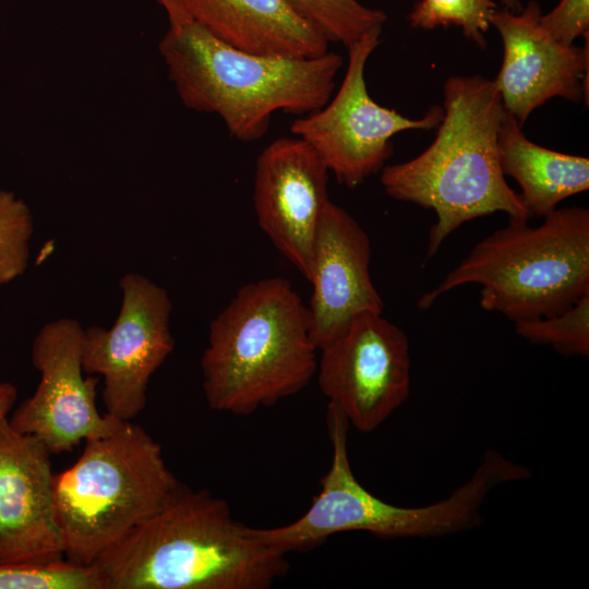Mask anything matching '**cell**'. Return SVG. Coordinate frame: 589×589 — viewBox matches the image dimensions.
Returning <instances> with one entry per match:
<instances>
[{
  "label": "cell",
  "mask_w": 589,
  "mask_h": 589,
  "mask_svg": "<svg viewBox=\"0 0 589 589\" xmlns=\"http://www.w3.org/2000/svg\"><path fill=\"white\" fill-rule=\"evenodd\" d=\"M94 564L106 589H267L290 568L225 500L182 482Z\"/></svg>",
  "instance_id": "obj_1"
},
{
  "label": "cell",
  "mask_w": 589,
  "mask_h": 589,
  "mask_svg": "<svg viewBox=\"0 0 589 589\" xmlns=\"http://www.w3.org/2000/svg\"><path fill=\"white\" fill-rule=\"evenodd\" d=\"M443 95V118L431 145L381 170L388 196L435 212L426 259L474 218L503 212L509 219H529L500 165L497 135L505 109L495 82L480 75L452 76Z\"/></svg>",
  "instance_id": "obj_2"
},
{
  "label": "cell",
  "mask_w": 589,
  "mask_h": 589,
  "mask_svg": "<svg viewBox=\"0 0 589 589\" xmlns=\"http://www.w3.org/2000/svg\"><path fill=\"white\" fill-rule=\"evenodd\" d=\"M158 48L182 104L217 115L242 142L262 139L277 111L304 116L322 108L344 63L329 50L313 58L251 53L193 21L169 27Z\"/></svg>",
  "instance_id": "obj_3"
},
{
  "label": "cell",
  "mask_w": 589,
  "mask_h": 589,
  "mask_svg": "<svg viewBox=\"0 0 589 589\" xmlns=\"http://www.w3.org/2000/svg\"><path fill=\"white\" fill-rule=\"evenodd\" d=\"M317 351L308 308L289 280L247 284L209 324L201 360L206 402L238 416L273 406L308 386Z\"/></svg>",
  "instance_id": "obj_4"
},
{
  "label": "cell",
  "mask_w": 589,
  "mask_h": 589,
  "mask_svg": "<svg viewBox=\"0 0 589 589\" xmlns=\"http://www.w3.org/2000/svg\"><path fill=\"white\" fill-rule=\"evenodd\" d=\"M481 286L480 306L510 321L549 317L589 292V211L555 208L538 226L510 219L480 242L418 300L430 308L445 292Z\"/></svg>",
  "instance_id": "obj_5"
},
{
  "label": "cell",
  "mask_w": 589,
  "mask_h": 589,
  "mask_svg": "<svg viewBox=\"0 0 589 589\" xmlns=\"http://www.w3.org/2000/svg\"><path fill=\"white\" fill-rule=\"evenodd\" d=\"M180 483L161 445L132 421L86 440L79 459L53 479L65 558L94 564L164 506Z\"/></svg>",
  "instance_id": "obj_6"
},
{
  "label": "cell",
  "mask_w": 589,
  "mask_h": 589,
  "mask_svg": "<svg viewBox=\"0 0 589 589\" xmlns=\"http://www.w3.org/2000/svg\"><path fill=\"white\" fill-rule=\"evenodd\" d=\"M332 461L321 490L297 520L269 529L253 528L262 542L286 554L321 544L329 536L366 531L382 538L442 537L480 525L489 493L501 483L495 468L480 464L472 477L434 504L405 507L370 493L354 477L348 457L349 422L332 402L327 407Z\"/></svg>",
  "instance_id": "obj_7"
},
{
  "label": "cell",
  "mask_w": 589,
  "mask_h": 589,
  "mask_svg": "<svg viewBox=\"0 0 589 589\" xmlns=\"http://www.w3.org/2000/svg\"><path fill=\"white\" fill-rule=\"evenodd\" d=\"M381 32L372 29L348 48L347 70L335 96L290 125L291 133L305 141L336 180L348 188L358 187L382 170L393 153L394 135L437 128L443 118L440 106L430 108L420 119H409L371 98L364 69L380 44Z\"/></svg>",
  "instance_id": "obj_8"
},
{
  "label": "cell",
  "mask_w": 589,
  "mask_h": 589,
  "mask_svg": "<svg viewBox=\"0 0 589 589\" xmlns=\"http://www.w3.org/2000/svg\"><path fill=\"white\" fill-rule=\"evenodd\" d=\"M122 301L110 328L84 329L82 366L104 378L107 414L132 421L145 408L152 375L175 349L171 300L147 277L128 273L119 283Z\"/></svg>",
  "instance_id": "obj_9"
},
{
  "label": "cell",
  "mask_w": 589,
  "mask_h": 589,
  "mask_svg": "<svg viewBox=\"0 0 589 589\" xmlns=\"http://www.w3.org/2000/svg\"><path fill=\"white\" fill-rule=\"evenodd\" d=\"M317 384L360 432L377 429L410 394L407 335L382 313L354 316L318 350Z\"/></svg>",
  "instance_id": "obj_10"
},
{
  "label": "cell",
  "mask_w": 589,
  "mask_h": 589,
  "mask_svg": "<svg viewBox=\"0 0 589 589\" xmlns=\"http://www.w3.org/2000/svg\"><path fill=\"white\" fill-rule=\"evenodd\" d=\"M83 333L81 323L69 317L39 329L32 345L38 385L8 417L16 430L38 438L51 455L110 434L123 422L98 411V377L84 376L82 366Z\"/></svg>",
  "instance_id": "obj_11"
},
{
  "label": "cell",
  "mask_w": 589,
  "mask_h": 589,
  "mask_svg": "<svg viewBox=\"0 0 589 589\" xmlns=\"http://www.w3.org/2000/svg\"><path fill=\"white\" fill-rule=\"evenodd\" d=\"M328 168L302 139L280 137L259 155L253 203L259 227L309 281L317 227L328 197Z\"/></svg>",
  "instance_id": "obj_12"
},
{
  "label": "cell",
  "mask_w": 589,
  "mask_h": 589,
  "mask_svg": "<svg viewBox=\"0 0 589 589\" xmlns=\"http://www.w3.org/2000/svg\"><path fill=\"white\" fill-rule=\"evenodd\" d=\"M51 453L35 436L0 419V563L49 564L65 558L57 522Z\"/></svg>",
  "instance_id": "obj_13"
},
{
  "label": "cell",
  "mask_w": 589,
  "mask_h": 589,
  "mask_svg": "<svg viewBox=\"0 0 589 589\" xmlns=\"http://www.w3.org/2000/svg\"><path fill=\"white\" fill-rule=\"evenodd\" d=\"M541 14L539 4L530 1L519 12L496 9L491 21L504 47L494 82L504 109L520 127L550 98H588L589 40L585 47L557 43L541 26Z\"/></svg>",
  "instance_id": "obj_14"
},
{
  "label": "cell",
  "mask_w": 589,
  "mask_h": 589,
  "mask_svg": "<svg viewBox=\"0 0 589 589\" xmlns=\"http://www.w3.org/2000/svg\"><path fill=\"white\" fill-rule=\"evenodd\" d=\"M366 232L332 201L322 214L313 250L312 285L306 305L310 335L320 350L364 312L383 313L384 302L370 274Z\"/></svg>",
  "instance_id": "obj_15"
},
{
  "label": "cell",
  "mask_w": 589,
  "mask_h": 589,
  "mask_svg": "<svg viewBox=\"0 0 589 589\" xmlns=\"http://www.w3.org/2000/svg\"><path fill=\"white\" fill-rule=\"evenodd\" d=\"M191 17L233 48L264 56L313 58L328 41L286 0H183Z\"/></svg>",
  "instance_id": "obj_16"
},
{
  "label": "cell",
  "mask_w": 589,
  "mask_h": 589,
  "mask_svg": "<svg viewBox=\"0 0 589 589\" xmlns=\"http://www.w3.org/2000/svg\"><path fill=\"white\" fill-rule=\"evenodd\" d=\"M504 176L520 185L519 199L529 218H544L563 200L589 189V159L542 147L529 141L506 110L497 135Z\"/></svg>",
  "instance_id": "obj_17"
},
{
  "label": "cell",
  "mask_w": 589,
  "mask_h": 589,
  "mask_svg": "<svg viewBox=\"0 0 589 589\" xmlns=\"http://www.w3.org/2000/svg\"><path fill=\"white\" fill-rule=\"evenodd\" d=\"M293 11L330 43L347 48L366 33L382 28L386 14L357 0H286Z\"/></svg>",
  "instance_id": "obj_18"
},
{
  "label": "cell",
  "mask_w": 589,
  "mask_h": 589,
  "mask_svg": "<svg viewBox=\"0 0 589 589\" xmlns=\"http://www.w3.org/2000/svg\"><path fill=\"white\" fill-rule=\"evenodd\" d=\"M0 589H106L95 564L67 558L49 564L0 563Z\"/></svg>",
  "instance_id": "obj_19"
},
{
  "label": "cell",
  "mask_w": 589,
  "mask_h": 589,
  "mask_svg": "<svg viewBox=\"0 0 589 589\" xmlns=\"http://www.w3.org/2000/svg\"><path fill=\"white\" fill-rule=\"evenodd\" d=\"M515 330L532 344L550 345L565 356H589V292L558 314L515 322Z\"/></svg>",
  "instance_id": "obj_20"
},
{
  "label": "cell",
  "mask_w": 589,
  "mask_h": 589,
  "mask_svg": "<svg viewBox=\"0 0 589 589\" xmlns=\"http://www.w3.org/2000/svg\"><path fill=\"white\" fill-rule=\"evenodd\" d=\"M496 11L493 0H420L409 15L414 28L432 29L456 25L480 47L486 46L483 34Z\"/></svg>",
  "instance_id": "obj_21"
},
{
  "label": "cell",
  "mask_w": 589,
  "mask_h": 589,
  "mask_svg": "<svg viewBox=\"0 0 589 589\" xmlns=\"http://www.w3.org/2000/svg\"><path fill=\"white\" fill-rule=\"evenodd\" d=\"M33 231L28 205L14 193L0 190V287L26 271Z\"/></svg>",
  "instance_id": "obj_22"
},
{
  "label": "cell",
  "mask_w": 589,
  "mask_h": 589,
  "mask_svg": "<svg viewBox=\"0 0 589 589\" xmlns=\"http://www.w3.org/2000/svg\"><path fill=\"white\" fill-rule=\"evenodd\" d=\"M540 24L557 43L570 46L579 37L589 34V0H561L546 14H541Z\"/></svg>",
  "instance_id": "obj_23"
},
{
  "label": "cell",
  "mask_w": 589,
  "mask_h": 589,
  "mask_svg": "<svg viewBox=\"0 0 589 589\" xmlns=\"http://www.w3.org/2000/svg\"><path fill=\"white\" fill-rule=\"evenodd\" d=\"M155 1L165 10L169 20V27H178L191 22V17L185 9L183 0Z\"/></svg>",
  "instance_id": "obj_24"
},
{
  "label": "cell",
  "mask_w": 589,
  "mask_h": 589,
  "mask_svg": "<svg viewBox=\"0 0 589 589\" xmlns=\"http://www.w3.org/2000/svg\"><path fill=\"white\" fill-rule=\"evenodd\" d=\"M17 398L16 387L9 382H0V419L9 417Z\"/></svg>",
  "instance_id": "obj_25"
},
{
  "label": "cell",
  "mask_w": 589,
  "mask_h": 589,
  "mask_svg": "<svg viewBox=\"0 0 589 589\" xmlns=\"http://www.w3.org/2000/svg\"><path fill=\"white\" fill-rule=\"evenodd\" d=\"M506 10L512 12H519L522 9L520 0H501Z\"/></svg>",
  "instance_id": "obj_26"
}]
</instances>
